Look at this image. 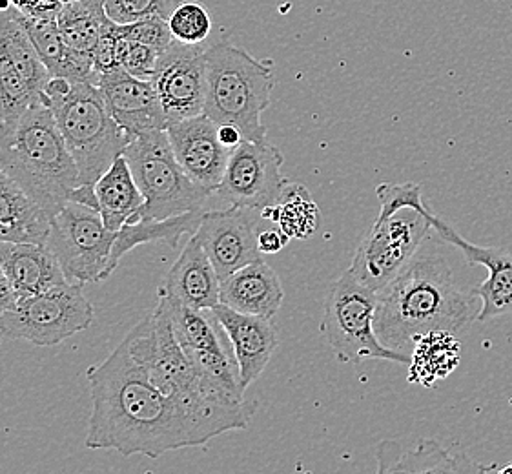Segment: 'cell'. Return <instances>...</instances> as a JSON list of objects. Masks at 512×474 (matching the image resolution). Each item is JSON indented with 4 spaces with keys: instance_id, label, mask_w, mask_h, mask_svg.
<instances>
[{
    "instance_id": "1",
    "label": "cell",
    "mask_w": 512,
    "mask_h": 474,
    "mask_svg": "<svg viewBox=\"0 0 512 474\" xmlns=\"http://www.w3.org/2000/svg\"><path fill=\"white\" fill-rule=\"evenodd\" d=\"M86 378L93 407L84 444L123 456L155 460L170 451L205 447L221 434L246 429L257 411L256 402L230 405L166 394L150 382L123 341L103 363L90 367Z\"/></svg>"
},
{
    "instance_id": "2",
    "label": "cell",
    "mask_w": 512,
    "mask_h": 474,
    "mask_svg": "<svg viewBox=\"0 0 512 474\" xmlns=\"http://www.w3.org/2000/svg\"><path fill=\"white\" fill-rule=\"evenodd\" d=\"M472 296L458 285L440 247L425 239L409 265L379 290L374 329L383 345L410 356L423 334H458L476 320L480 309Z\"/></svg>"
},
{
    "instance_id": "3",
    "label": "cell",
    "mask_w": 512,
    "mask_h": 474,
    "mask_svg": "<svg viewBox=\"0 0 512 474\" xmlns=\"http://www.w3.org/2000/svg\"><path fill=\"white\" fill-rule=\"evenodd\" d=\"M0 168L50 216L81 186L52 110L42 103L13 123H0Z\"/></svg>"
},
{
    "instance_id": "4",
    "label": "cell",
    "mask_w": 512,
    "mask_h": 474,
    "mask_svg": "<svg viewBox=\"0 0 512 474\" xmlns=\"http://www.w3.org/2000/svg\"><path fill=\"white\" fill-rule=\"evenodd\" d=\"M50 106L66 146L79 170L81 186H93L124 154L130 143L123 128L115 123L103 93L90 81L52 77L46 86Z\"/></svg>"
},
{
    "instance_id": "5",
    "label": "cell",
    "mask_w": 512,
    "mask_h": 474,
    "mask_svg": "<svg viewBox=\"0 0 512 474\" xmlns=\"http://www.w3.org/2000/svg\"><path fill=\"white\" fill-rule=\"evenodd\" d=\"M274 84L272 62L259 61L230 41L206 48L205 115L217 124H234L245 141H267L263 114Z\"/></svg>"
},
{
    "instance_id": "6",
    "label": "cell",
    "mask_w": 512,
    "mask_h": 474,
    "mask_svg": "<svg viewBox=\"0 0 512 474\" xmlns=\"http://www.w3.org/2000/svg\"><path fill=\"white\" fill-rule=\"evenodd\" d=\"M123 155L143 192L144 207L139 217L168 219L201 212L214 196L179 165L166 130L134 137Z\"/></svg>"
},
{
    "instance_id": "7",
    "label": "cell",
    "mask_w": 512,
    "mask_h": 474,
    "mask_svg": "<svg viewBox=\"0 0 512 474\" xmlns=\"http://www.w3.org/2000/svg\"><path fill=\"white\" fill-rule=\"evenodd\" d=\"M378 292L361 285L349 270L330 287L321 330L343 363L369 360L410 363V356L383 345L374 329Z\"/></svg>"
},
{
    "instance_id": "8",
    "label": "cell",
    "mask_w": 512,
    "mask_h": 474,
    "mask_svg": "<svg viewBox=\"0 0 512 474\" xmlns=\"http://www.w3.org/2000/svg\"><path fill=\"white\" fill-rule=\"evenodd\" d=\"M95 312L84 296V285L64 281L52 289L21 298L0 316V334L8 340L52 347L72 338L93 323Z\"/></svg>"
},
{
    "instance_id": "9",
    "label": "cell",
    "mask_w": 512,
    "mask_h": 474,
    "mask_svg": "<svg viewBox=\"0 0 512 474\" xmlns=\"http://www.w3.org/2000/svg\"><path fill=\"white\" fill-rule=\"evenodd\" d=\"M431 217L429 207L401 208L390 216H378L356 248L350 274L376 292L387 287L429 237Z\"/></svg>"
},
{
    "instance_id": "10",
    "label": "cell",
    "mask_w": 512,
    "mask_h": 474,
    "mask_svg": "<svg viewBox=\"0 0 512 474\" xmlns=\"http://www.w3.org/2000/svg\"><path fill=\"white\" fill-rule=\"evenodd\" d=\"M117 232L104 227L99 210L70 201L52 216L46 247L73 283H101L113 272L112 250Z\"/></svg>"
},
{
    "instance_id": "11",
    "label": "cell",
    "mask_w": 512,
    "mask_h": 474,
    "mask_svg": "<svg viewBox=\"0 0 512 474\" xmlns=\"http://www.w3.org/2000/svg\"><path fill=\"white\" fill-rule=\"evenodd\" d=\"M283 165L285 157L268 141H243L230 152L216 196L230 207H274L288 185Z\"/></svg>"
},
{
    "instance_id": "12",
    "label": "cell",
    "mask_w": 512,
    "mask_h": 474,
    "mask_svg": "<svg viewBox=\"0 0 512 474\" xmlns=\"http://www.w3.org/2000/svg\"><path fill=\"white\" fill-rule=\"evenodd\" d=\"M152 84L168 124L205 114L206 48L174 39L159 55Z\"/></svg>"
},
{
    "instance_id": "13",
    "label": "cell",
    "mask_w": 512,
    "mask_h": 474,
    "mask_svg": "<svg viewBox=\"0 0 512 474\" xmlns=\"http://www.w3.org/2000/svg\"><path fill=\"white\" fill-rule=\"evenodd\" d=\"M259 219H263L261 210L245 207L212 210L201 217L195 234L221 281L239 268L263 259L257 245Z\"/></svg>"
},
{
    "instance_id": "14",
    "label": "cell",
    "mask_w": 512,
    "mask_h": 474,
    "mask_svg": "<svg viewBox=\"0 0 512 474\" xmlns=\"http://www.w3.org/2000/svg\"><path fill=\"white\" fill-rule=\"evenodd\" d=\"M219 124L205 114L168 124L166 134L179 165L197 185L216 196L225 176L230 148L219 141Z\"/></svg>"
},
{
    "instance_id": "15",
    "label": "cell",
    "mask_w": 512,
    "mask_h": 474,
    "mask_svg": "<svg viewBox=\"0 0 512 474\" xmlns=\"http://www.w3.org/2000/svg\"><path fill=\"white\" fill-rule=\"evenodd\" d=\"M432 230L443 243L458 248L469 265H482L489 276L474 294L482 301L476 321L496 320L512 314V254L498 247H480L467 241L441 217L432 214Z\"/></svg>"
},
{
    "instance_id": "16",
    "label": "cell",
    "mask_w": 512,
    "mask_h": 474,
    "mask_svg": "<svg viewBox=\"0 0 512 474\" xmlns=\"http://www.w3.org/2000/svg\"><path fill=\"white\" fill-rule=\"evenodd\" d=\"M97 86L108 112L130 141L155 130H166L168 121L152 81L137 79L123 68H117L103 73Z\"/></svg>"
},
{
    "instance_id": "17",
    "label": "cell",
    "mask_w": 512,
    "mask_h": 474,
    "mask_svg": "<svg viewBox=\"0 0 512 474\" xmlns=\"http://www.w3.org/2000/svg\"><path fill=\"white\" fill-rule=\"evenodd\" d=\"M212 310L232 343L241 383L248 389L263 374L276 352L279 345L276 327L270 318L243 314L223 303Z\"/></svg>"
},
{
    "instance_id": "18",
    "label": "cell",
    "mask_w": 512,
    "mask_h": 474,
    "mask_svg": "<svg viewBox=\"0 0 512 474\" xmlns=\"http://www.w3.org/2000/svg\"><path fill=\"white\" fill-rule=\"evenodd\" d=\"M219 294L221 279L199 237L194 234L157 289V296H166L192 309L212 310L221 303Z\"/></svg>"
},
{
    "instance_id": "19",
    "label": "cell",
    "mask_w": 512,
    "mask_h": 474,
    "mask_svg": "<svg viewBox=\"0 0 512 474\" xmlns=\"http://www.w3.org/2000/svg\"><path fill=\"white\" fill-rule=\"evenodd\" d=\"M219 299L237 312L272 320L283 305L285 290L276 270L259 259L223 279Z\"/></svg>"
},
{
    "instance_id": "20",
    "label": "cell",
    "mask_w": 512,
    "mask_h": 474,
    "mask_svg": "<svg viewBox=\"0 0 512 474\" xmlns=\"http://www.w3.org/2000/svg\"><path fill=\"white\" fill-rule=\"evenodd\" d=\"M0 267L19 299L68 281L52 250L42 243L0 241Z\"/></svg>"
},
{
    "instance_id": "21",
    "label": "cell",
    "mask_w": 512,
    "mask_h": 474,
    "mask_svg": "<svg viewBox=\"0 0 512 474\" xmlns=\"http://www.w3.org/2000/svg\"><path fill=\"white\" fill-rule=\"evenodd\" d=\"M52 216L0 168V241L46 243Z\"/></svg>"
},
{
    "instance_id": "22",
    "label": "cell",
    "mask_w": 512,
    "mask_h": 474,
    "mask_svg": "<svg viewBox=\"0 0 512 474\" xmlns=\"http://www.w3.org/2000/svg\"><path fill=\"white\" fill-rule=\"evenodd\" d=\"M95 194L104 227L112 232H119L126 223L137 221L144 207L143 192L135 183L124 155L115 159L95 183Z\"/></svg>"
},
{
    "instance_id": "23",
    "label": "cell",
    "mask_w": 512,
    "mask_h": 474,
    "mask_svg": "<svg viewBox=\"0 0 512 474\" xmlns=\"http://www.w3.org/2000/svg\"><path fill=\"white\" fill-rule=\"evenodd\" d=\"M201 212H190L183 216L168 217V219H148L139 217L137 221L126 223L115 237L112 250L113 270L119 267L121 259L132 252L134 248L146 245V243H166L175 248L179 245V239L183 236H194L201 225Z\"/></svg>"
},
{
    "instance_id": "24",
    "label": "cell",
    "mask_w": 512,
    "mask_h": 474,
    "mask_svg": "<svg viewBox=\"0 0 512 474\" xmlns=\"http://www.w3.org/2000/svg\"><path fill=\"white\" fill-rule=\"evenodd\" d=\"M396 453V460H379L378 473H487L498 471L496 465L483 467L472 464L465 454H452L443 449L438 442L421 440L418 447L401 451L398 444L387 442Z\"/></svg>"
},
{
    "instance_id": "25",
    "label": "cell",
    "mask_w": 512,
    "mask_h": 474,
    "mask_svg": "<svg viewBox=\"0 0 512 474\" xmlns=\"http://www.w3.org/2000/svg\"><path fill=\"white\" fill-rule=\"evenodd\" d=\"M461 343L456 334L434 330L420 336L410 352L409 382L423 387L445 380L460 365Z\"/></svg>"
},
{
    "instance_id": "26",
    "label": "cell",
    "mask_w": 512,
    "mask_h": 474,
    "mask_svg": "<svg viewBox=\"0 0 512 474\" xmlns=\"http://www.w3.org/2000/svg\"><path fill=\"white\" fill-rule=\"evenodd\" d=\"M261 217L281 228L290 239H308L318 232L321 214L305 186L288 183L276 205L261 210Z\"/></svg>"
},
{
    "instance_id": "27",
    "label": "cell",
    "mask_w": 512,
    "mask_h": 474,
    "mask_svg": "<svg viewBox=\"0 0 512 474\" xmlns=\"http://www.w3.org/2000/svg\"><path fill=\"white\" fill-rule=\"evenodd\" d=\"M106 11H95L79 0H70L57 15V26L62 41L73 52L92 55L103 37L104 24L108 22Z\"/></svg>"
},
{
    "instance_id": "28",
    "label": "cell",
    "mask_w": 512,
    "mask_h": 474,
    "mask_svg": "<svg viewBox=\"0 0 512 474\" xmlns=\"http://www.w3.org/2000/svg\"><path fill=\"white\" fill-rule=\"evenodd\" d=\"M175 41L197 46L205 42L212 31L210 13L199 2H181L168 19Z\"/></svg>"
},
{
    "instance_id": "29",
    "label": "cell",
    "mask_w": 512,
    "mask_h": 474,
    "mask_svg": "<svg viewBox=\"0 0 512 474\" xmlns=\"http://www.w3.org/2000/svg\"><path fill=\"white\" fill-rule=\"evenodd\" d=\"M183 0H106L104 11L117 24H130L148 17L170 19Z\"/></svg>"
},
{
    "instance_id": "30",
    "label": "cell",
    "mask_w": 512,
    "mask_h": 474,
    "mask_svg": "<svg viewBox=\"0 0 512 474\" xmlns=\"http://www.w3.org/2000/svg\"><path fill=\"white\" fill-rule=\"evenodd\" d=\"M115 30V26H113ZM117 35V33H115ZM161 52L143 42L124 39L117 35V61L119 68L143 81H152Z\"/></svg>"
},
{
    "instance_id": "31",
    "label": "cell",
    "mask_w": 512,
    "mask_h": 474,
    "mask_svg": "<svg viewBox=\"0 0 512 474\" xmlns=\"http://www.w3.org/2000/svg\"><path fill=\"white\" fill-rule=\"evenodd\" d=\"M115 33L119 37H124V39H132V41L148 44V46H152L161 53L174 42L170 24L161 17H148V19L130 22V24H117L115 22Z\"/></svg>"
},
{
    "instance_id": "32",
    "label": "cell",
    "mask_w": 512,
    "mask_h": 474,
    "mask_svg": "<svg viewBox=\"0 0 512 474\" xmlns=\"http://www.w3.org/2000/svg\"><path fill=\"white\" fill-rule=\"evenodd\" d=\"M379 199V217L390 216L401 208L425 210L421 186L416 183H381L376 188Z\"/></svg>"
},
{
    "instance_id": "33",
    "label": "cell",
    "mask_w": 512,
    "mask_h": 474,
    "mask_svg": "<svg viewBox=\"0 0 512 474\" xmlns=\"http://www.w3.org/2000/svg\"><path fill=\"white\" fill-rule=\"evenodd\" d=\"M15 10L21 11L26 17L37 19H57L59 11L70 0H8Z\"/></svg>"
},
{
    "instance_id": "34",
    "label": "cell",
    "mask_w": 512,
    "mask_h": 474,
    "mask_svg": "<svg viewBox=\"0 0 512 474\" xmlns=\"http://www.w3.org/2000/svg\"><path fill=\"white\" fill-rule=\"evenodd\" d=\"M290 237L281 230V228H268L259 232L257 236V245L263 256H272V254H279L283 248L287 247Z\"/></svg>"
},
{
    "instance_id": "35",
    "label": "cell",
    "mask_w": 512,
    "mask_h": 474,
    "mask_svg": "<svg viewBox=\"0 0 512 474\" xmlns=\"http://www.w3.org/2000/svg\"><path fill=\"white\" fill-rule=\"evenodd\" d=\"M17 301H19V296H17L15 289L11 287L6 272L0 267V316L13 309L17 305Z\"/></svg>"
},
{
    "instance_id": "36",
    "label": "cell",
    "mask_w": 512,
    "mask_h": 474,
    "mask_svg": "<svg viewBox=\"0 0 512 474\" xmlns=\"http://www.w3.org/2000/svg\"><path fill=\"white\" fill-rule=\"evenodd\" d=\"M217 134H219V141H221L226 148H230V150H234L239 143L245 141L241 130L236 128L234 124H219Z\"/></svg>"
},
{
    "instance_id": "37",
    "label": "cell",
    "mask_w": 512,
    "mask_h": 474,
    "mask_svg": "<svg viewBox=\"0 0 512 474\" xmlns=\"http://www.w3.org/2000/svg\"><path fill=\"white\" fill-rule=\"evenodd\" d=\"M82 4H86L88 8H92L95 11H104V2L106 0H79Z\"/></svg>"
},
{
    "instance_id": "38",
    "label": "cell",
    "mask_w": 512,
    "mask_h": 474,
    "mask_svg": "<svg viewBox=\"0 0 512 474\" xmlns=\"http://www.w3.org/2000/svg\"><path fill=\"white\" fill-rule=\"evenodd\" d=\"M498 473H500V474L512 473V464L505 465V467H502V469H498Z\"/></svg>"
}]
</instances>
